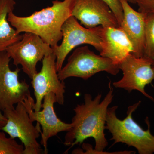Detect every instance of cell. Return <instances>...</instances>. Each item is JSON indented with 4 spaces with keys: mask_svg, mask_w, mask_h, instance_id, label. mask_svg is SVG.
I'll return each mask as SVG.
<instances>
[{
    "mask_svg": "<svg viewBox=\"0 0 154 154\" xmlns=\"http://www.w3.org/2000/svg\"><path fill=\"white\" fill-rule=\"evenodd\" d=\"M16 66L21 65L23 71L30 79L37 72L36 65L45 55L53 52L52 47L39 36L25 32L22 39L6 50Z\"/></svg>",
    "mask_w": 154,
    "mask_h": 154,
    "instance_id": "52a82bcc",
    "label": "cell"
},
{
    "mask_svg": "<svg viewBox=\"0 0 154 154\" xmlns=\"http://www.w3.org/2000/svg\"><path fill=\"white\" fill-rule=\"evenodd\" d=\"M3 114L7 123L1 130L12 138H18L24 146L23 154L44 153L37 139L41 134V126L37 122L33 124L24 102H19L14 109L5 110Z\"/></svg>",
    "mask_w": 154,
    "mask_h": 154,
    "instance_id": "8992f818",
    "label": "cell"
},
{
    "mask_svg": "<svg viewBox=\"0 0 154 154\" xmlns=\"http://www.w3.org/2000/svg\"><path fill=\"white\" fill-rule=\"evenodd\" d=\"M119 70L118 65L110 59L97 55L88 46H84L75 50L66 65L58 72V75L61 81L70 77L87 80L99 72H107L116 75Z\"/></svg>",
    "mask_w": 154,
    "mask_h": 154,
    "instance_id": "277c9868",
    "label": "cell"
},
{
    "mask_svg": "<svg viewBox=\"0 0 154 154\" xmlns=\"http://www.w3.org/2000/svg\"><path fill=\"white\" fill-rule=\"evenodd\" d=\"M7 119L0 110V129L7 123Z\"/></svg>",
    "mask_w": 154,
    "mask_h": 154,
    "instance_id": "ffe728a7",
    "label": "cell"
},
{
    "mask_svg": "<svg viewBox=\"0 0 154 154\" xmlns=\"http://www.w3.org/2000/svg\"><path fill=\"white\" fill-rule=\"evenodd\" d=\"M24 102L32 121L38 122L41 127L40 144L44 148V154H48V142L49 139L59 133L69 131L71 128L72 123H66L57 117L54 109V103H57L56 97L53 93H48L44 96L42 110L39 111L33 110L35 101L31 96Z\"/></svg>",
    "mask_w": 154,
    "mask_h": 154,
    "instance_id": "8fae6325",
    "label": "cell"
},
{
    "mask_svg": "<svg viewBox=\"0 0 154 154\" xmlns=\"http://www.w3.org/2000/svg\"><path fill=\"white\" fill-rule=\"evenodd\" d=\"M107 3L115 15L119 26L123 19V11L119 0H102Z\"/></svg>",
    "mask_w": 154,
    "mask_h": 154,
    "instance_id": "ac0fdd59",
    "label": "cell"
},
{
    "mask_svg": "<svg viewBox=\"0 0 154 154\" xmlns=\"http://www.w3.org/2000/svg\"><path fill=\"white\" fill-rule=\"evenodd\" d=\"M143 57L154 60V14H146Z\"/></svg>",
    "mask_w": 154,
    "mask_h": 154,
    "instance_id": "2e32d148",
    "label": "cell"
},
{
    "mask_svg": "<svg viewBox=\"0 0 154 154\" xmlns=\"http://www.w3.org/2000/svg\"><path fill=\"white\" fill-rule=\"evenodd\" d=\"M16 4L14 0H0V52L5 51L9 46L22 37L11 27L8 21V15L13 12Z\"/></svg>",
    "mask_w": 154,
    "mask_h": 154,
    "instance_id": "9a60e30c",
    "label": "cell"
},
{
    "mask_svg": "<svg viewBox=\"0 0 154 154\" xmlns=\"http://www.w3.org/2000/svg\"><path fill=\"white\" fill-rule=\"evenodd\" d=\"M109 91L102 101V95L98 94L93 99L91 94L84 96V103L78 105L74 110L71 128L67 131L64 143L71 147L83 143L85 151L83 154H110L104 151L108 146L105 137L107 110L113 98V89L111 82Z\"/></svg>",
    "mask_w": 154,
    "mask_h": 154,
    "instance_id": "6da1fadb",
    "label": "cell"
},
{
    "mask_svg": "<svg viewBox=\"0 0 154 154\" xmlns=\"http://www.w3.org/2000/svg\"><path fill=\"white\" fill-rule=\"evenodd\" d=\"M103 26L93 28H84L78 20L71 16L62 27L63 38L60 45L52 48L56 57V65L57 72L63 67L66 57L75 48L82 44L91 45L99 52L103 46Z\"/></svg>",
    "mask_w": 154,
    "mask_h": 154,
    "instance_id": "5b68a950",
    "label": "cell"
},
{
    "mask_svg": "<svg viewBox=\"0 0 154 154\" xmlns=\"http://www.w3.org/2000/svg\"><path fill=\"white\" fill-rule=\"evenodd\" d=\"M128 3L135 4L136 3V0H126Z\"/></svg>",
    "mask_w": 154,
    "mask_h": 154,
    "instance_id": "44dd1931",
    "label": "cell"
},
{
    "mask_svg": "<svg viewBox=\"0 0 154 154\" xmlns=\"http://www.w3.org/2000/svg\"><path fill=\"white\" fill-rule=\"evenodd\" d=\"M123 11V19L120 25L134 48L132 54L138 57H143L146 14L135 11L126 0H119Z\"/></svg>",
    "mask_w": 154,
    "mask_h": 154,
    "instance_id": "4fadbf2b",
    "label": "cell"
},
{
    "mask_svg": "<svg viewBox=\"0 0 154 154\" xmlns=\"http://www.w3.org/2000/svg\"><path fill=\"white\" fill-rule=\"evenodd\" d=\"M139 11L145 14H154V0H136Z\"/></svg>",
    "mask_w": 154,
    "mask_h": 154,
    "instance_id": "d6986e66",
    "label": "cell"
},
{
    "mask_svg": "<svg viewBox=\"0 0 154 154\" xmlns=\"http://www.w3.org/2000/svg\"><path fill=\"white\" fill-rule=\"evenodd\" d=\"M152 67L153 68V69H154V60L153 61V62L152 63Z\"/></svg>",
    "mask_w": 154,
    "mask_h": 154,
    "instance_id": "7402d4cb",
    "label": "cell"
},
{
    "mask_svg": "<svg viewBox=\"0 0 154 154\" xmlns=\"http://www.w3.org/2000/svg\"><path fill=\"white\" fill-rule=\"evenodd\" d=\"M71 15L87 28L119 27L112 10L102 0H73Z\"/></svg>",
    "mask_w": 154,
    "mask_h": 154,
    "instance_id": "7c38bea8",
    "label": "cell"
},
{
    "mask_svg": "<svg viewBox=\"0 0 154 154\" xmlns=\"http://www.w3.org/2000/svg\"><path fill=\"white\" fill-rule=\"evenodd\" d=\"M102 39L100 55L110 59L116 64L118 65L134 52L132 43L120 26L103 27Z\"/></svg>",
    "mask_w": 154,
    "mask_h": 154,
    "instance_id": "5bb4252c",
    "label": "cell"
},
{
    "mask_svg": "<svg viewBox=\"0 0 154 154\" xmlns=\"http://www.w3.org/2000/svg\"><path fill=\"white\" fill-rule=\"evenodd\" d=\"M11 59L6 51L0 52V110L2 112L14 109V105L31 96L29 85L25 81H19L21 69L10 68Z\"/></svg>",
    "mask_w": 154,
    "mask_h": 154,
    "instance_id": "9c48e42d",
    "label": "cell"
},
{
    "mask_svg": "<svg viewBox=\"0 0 154 154\" xmlns=\"http://www.w3.org/2000/svg\"><path fill=\"white\" fill-rule=\"evenodd\" d=\"M24 146L15 139L8 137L4 132L0 131V154H23Z\"/></svg>",
    "mask_w": 154,
    "mask_h": 154,
    "instance_id": "e0dca14e",
    "label": "cell"
},
{
    "mask_svg": "<svg viewBox=\"0 0 154 154\" xmlns=\"http://www.w3.org/2000/svg\"><path fill=\"white\" fill-rule=\"evenodd\" d=\"M153 61L148 58L138 57L130 53L118 64L123 73L121 79L113 83L116 88H122L130 93L139 91L144 96L154 101V98L146 92L145 88L154 80Z\"/></svg>",
    "mask_w": 154,
    "mask_h": 154,
    "instance_id": "ba28073f",
    "label": "cell"
},
{
    "mask_svg": "<svg viewBox=\"0 0 154 154\" xmlns=\"http://www.w3.org/2000/svg\"><path fill=\"white\" fill-rule=\"evenodd\" d=\"M56 57L53 52L45 55L42 60V67L31 79L36 101L33 105L34 111L41 110L44 96L49 93L55 95L57 103L63 105L66 86L59 78L56 65Z\"/></svg>",
    "mask_w": 154,
    "mask_h": 154,
    "instance_id": "30bf717a",
    "label": "cell"
},
{
    "mask_svg": "<svg viewBox=\"0 0 154 154\" xmlns=\"http://www.w3.org/2000/svg\"><path fill=\"white\" fill-rule=\"evenodd\" d=\"M140 101L129 106L127 116L123 120L117 117V106L109 107L106 117V129L112 134L111 140L114 143H125L137 150L140 154H152L154 153V136L150 131V124L148 118L145 121L148 129L144 130L132 118V113L140 105Z\"/></svg>",
    "mask_w": 154,
    "mask_h": 154,
    "instance_id": "3957f363",
    "label": "cell"
},
{
    "mask_svg": "<svg viewBox=\"0 0 154 154\" xmlns=\"http://www.w3.org/2000/svg\"><path fill=\"white\" fill-rule=\"evenodd\" d=\"M72 2L73 0L53 1L52 6L27 17H19L11 12L8 15V21L19 34L33 33L53 48L62 39V27L72 16Z\"/></svg>",
    "mask_w": 154,
    "mask_h": 154,
    "instance_id": "7a4b0ae2",
    "label": "cell"
}]
</instances>
